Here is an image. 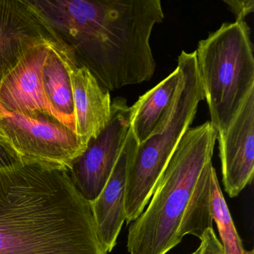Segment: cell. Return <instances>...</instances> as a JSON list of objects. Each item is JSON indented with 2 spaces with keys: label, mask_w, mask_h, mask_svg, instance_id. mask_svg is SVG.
I'll use <instances>...</instances> for the list:
<instances>
[{
  "label": "cell",
  "mask_w": 254,
  "mask_h": 254,
  "mask_svg": "<svg viewBox=\"0 0 254 254\" xmlns=\"http://www.w3.org/2000/svg\"><path fill=\"white\" fill-rule=\"evenodd\" d=\"M22 160L8 145L0 141V169L10 167Z\"/></svg>",
  "instance_id": "18"
},
{
  "label": "cell",
  "mask_w": 254,
  "mask_h": 254,
  "mask_svg": "<svg viewBox=\"0 0 254 254\" xmlns=\"http://www.w3.org/2000/svg\"><path fill=\"white\" fill-rule=\"evenodd\" d=\"M197 70L211 121L224 133L254 90V59L250 28L245 21L225 23L199 41Z\"/></svg>",
  "instance_id": "5"
},
{
  "label": "cell",
  "mask_w": 254,
  "mask_h": 254,
  "mask_svg": "<svg viewBox=\"0 0 254 254\" xmlns=\"http://www.w3.org/2000/svg\"><path fill=\"white\" fill-rule=\"evenodd\" d=\"M222 182L235 197L252 183L254 175V90L224 133L218 134Z\"/></svg>",
  "instance_id": "8"
},
{
  "label": "cell",
  "mask_w": 254,
  "mask_h": 254,
  "mask_svg": "<svg viewBox=\"0 0 254 254\" xmlns=\"http://www.w3.org/2000/svg\"><path fill=\"white\" fill-rule=\"evenodd\" d=\"M75 66L71 52L55 41L43 66L42 86L52 115L76 133L71 80Z\"/></svg>",
  "instance_id": "13"
},
{
  "label": "cell",
  "mask_w": 254,
  "mask_h": 254,
  "mask_svg": "<svg viewBox=\"0 0 254 254\" xmlns=\"http://www.w3.org/2000/svg\"><path fill=\"white\" fill-rule=\"evenodd\" d=\"M236 17V21H245L248 15L254 12V0H224Z\"/></svg>",
  "instance_id": "17"
},
{
  "label": "cell",
  "mask_w": 254,
  "mask_h": 254,
  "mask_svg": "<svg viewBox=\"0 0 254 254\" xmlns=\"http://www.w3.org/2000/svg\"><path fill=\"white\" fill-rule=\"evenodd\" d=\"M131 109L124 98L112 101L111 118L105 129L87 144L68 169L81 195L94 201L106 185L123 151L130 127Z\"/></svg>",
  "instance_id": "7"
},
{
  "label": "cell",
  "mask_w": 254,
  "mask_h": 254,
  "mask_svg": "<svg viewBox=\"0 0 254 254\" xmlns=\"http://www.w3.org/2000/svg\"><path fill=\"white\" fill-rule=\"evenodd\" d=\"M56 39L26 0H0V82L35 46Z\"/></svg>",
  "instance_id": "9"
},
{
  "label": "cell",
  "mask_w": 254,
  "mask_h": 254,
  "mask_svg": "<svg viewBox=\"0 0 254 254\" xmlns=\"http://www.w3.org/2000/svg\"><path fill=\"white\" fill-rule=\"evenodd\" d=\"M211 215L219 232L224 254H251L254 250L246 251L238 233L227 202L218 183L216 172L213 174L211 184Z\"/></svg>",
  "instance_id": "15"
},
{
  "label": "cell",
  "mask_w": 254,
  "mask_h": 254,
  "mask_svg": "<svg viewBox=\"0 0 254 254\" xmlns=\"http://www.w3.org/2000/svg\"><path fill=\"white\" fill-rule=\"evenodd\" d=\"M180 79L179 68L176 69L139 98L130 107V130L138 144L145 142L154 131L167 111Z\"/></svg>",
  "instance_id": "14"
},
{
  "label": "cell",
  "mask_w": 254,
  "mask_h": 254,
  "mask_svg": "<svg viewBox=\"0 0 254 254\" xmlns=\"http://www.w3.org/2000/svg\"><path fill=\"white\" fill-rule=\"evenodd\" d=\"M180 79L172 102L149 137L130 159L126 180V221H134L145 210L172 154L192 124L199 103L204 99L195 51L181 52Z\"/></svg>",
  "instance_id": "4"
},
{
  "label": "cell",
  "mask_w": 254,
  "mask_h": 254,
  "mask_svg": "<svg viewBox=\"0 0 254 254\" xmlns=\"http://www.w3.org/2000/svg\"><path fill=\"white\" fill-rule=\"evenodd\" d=\"M138 142L129 130L123 151L106 185L94 201L90 203L99 240L107 254L112 252L126 221V180L127 169Z\"/></svg>",
  "instance_id": "11"
},
{
  "label": "cell",
  "mask_w": 254,
  "mask_h": 254,
  "mask_svg": "<svg viewBox=\"0 0 254 254\" xmlns=\"http://www.w3.org/2000/svg\"><path fill=\"white\" fill-rule=\"evenodd\" d=\"M200 254V248H197V249L196 250V251H194V252H193L192 254Z\"/></svg>",
  "instance_id": "19"
},
{
  "label": "cell",
  "mask_w": 254,
  "mask_h": 254,
  "mask_svg": "<svg viewBox=\"0 0 254 254\" xmlns=\"http://www.w3.org/2000/svg\"><path fill=\"white\" fill-rule=\"evenodd\" d=\"M0 254H108L68 169L26 161L0 169Z\"/></svg>",
  "instance_id": "2"
},
{
  "label": "cell",
  "mask_w": 254,
  "mask_h": 254,
  "mask_svg": "<svg viewBox=\"0 0 254 254\" xmlns=\"http://www.w3.org/2000/svg\"><path fill=\"white\" fill-rule=\"evenodd\" d=\"M218 133L210 121L190 127L160 176L145 210L130 223V254H166L187 235L212 227L211 184Z\"/></svg>",
  "instance_id": "3"
},
{
  "label": "cell",
  "mask_w": 254,
  "mask_h": 254,
  "mask_svg": "<svg viewBox=\"0 0 254 254\" xmlns=\"http://www.w3.org/2000/svg\"><path fill=\"white\" fill-rule=\"evenodd\" d=\"M55 41L46 40L32 47L5 75L0 82V111L52 115L43 90L42 69Z\"/></svg>",
  "instance_id": "10"
},
{
  "label": "cell",
  "mask_w": 254,
  "mask_h": 254,
  "mask_svg": "<svg viewBox=\"0 0 254 254\" xmlns=\"http://www.w3.org/2000/svg\"><path fill=\"white\" fill-rule=\"evenodd\" d=\"M200 240V254H224L222 245L213 228L208 229Z\"/></svg>",
  "instance_id": "16"
},
{
  "label": "cell",
  "mask_w": 254,
  "mask_h": 254,
  "mask_svg": "<svg viewBox=\"0 0 254 254\" xmlns=\"http://www.w3.org/2000/svg\"><path fill=\"white\" fill-rule=\"evenodd\" d=\"M0 141L22 161L69 169L87 146L76 133L50 114L0 111Z\"/></svg>",
  "instance_id": "6"
},
{
  "label": "cell",
  "mask_w": 254,
  "mask_h": 254,
  "mask_svg": "<svg viewBox=\"0 0 254 254\" xmlns=\"http://www.w3.org/2000/svg\"><path fill=\"white\" fill-rule=\"evenodd\" d=\"M57 41L109 91L148 81L150 45L165 16L160 0H27Z\"/></svg>",
  "instance_id": "1"
},
{
  "label": "cell",
  "mask_w": 254,
  "mask_h": 254,
  "mask_svg": "<svg viewBox=\"0 0 254 254\" xmlns=\"http://www.w3.org/2000/svg\"><path fill=\"white\" fill-rule=\"evenodd\" d=\"M71 80L76 133L87 146L90 140L96 138L111 120V94L85 68L75 66Z\"/></svg>",
  "instance_id": "12"
}]
</instances>
